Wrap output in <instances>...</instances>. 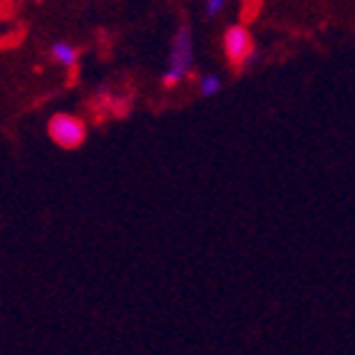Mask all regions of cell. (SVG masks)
Returning <instances> with one entry per match:
<instances>
[{"instance_id":"cell-2","label":"cell","mask_w":355,"mask_h":355,"mask_svg":"<svg viewBox=\"0 0 355 355\" xmlns=\"http://www.w3.org/2000/svg\"><path fill=\"white\" fill-rule=\"evenodd\" d=\"M221 48H224V55H226V60H229V65L236 72L243 70V67L256 58L254 35H251L249 28H243V25H231V28L224 30Z\"/></svg>"},{"instance_id":"cell-5","label":"cell","mask_w":355,"mask_h":355,"mask_svg":"<svg viewBox=\"0 0 355 355\" xmlns=\"http://www.w3.org/2000/svg\"><path fill=\"white\" fill-rule=\"evenodd\" d=\"M221 87H224V83L219 80V75H202L196 83V89L202 97H214L216 92H221Z\"/></svg>"},{"instance_id":"cell-3","label":"cell","mask_w":355,"mask_h":355,"mask_svg":"<svg viewBox=\"0 0 355 355\" xmlns=\"http://www.w3.org/2000/svg\"><path fill=\"white\" fill-rule=\"evenodd\" d=\"M48 135L60 149H77L85 144V137H87V127L80 117L67 112L53 114L48 122Z\"/></svg>"},{"instance_id":"cell-1","label":"cell","mask_w":355,"mask_h":355,"mask_svg":"<svg viewBox=\"0 0 355 355\" xmlns=\"http://www.w3.org/2000/svg\"><path fill=\"white\" fill-rule=\"evenodd\" d=\"M191 67H194V37H191V28L189 25H179V30L174 33L172 50H169V62H166V70L162 75V87H177L184 77L191 72Z\"/></svg>"},{"instance_id":"cell-6","label":"cell","mask_w":355,"mask_h":355,"mask_svg":"<svg viewBox=\"0 0 355 355\" xmlns=\"http://www.w3.org/2000/svg\"><path fill=\"white\" fill-rule=\"evenodd\" d=\"M224 8H226V0H204V12H207V18L221 15Z\"/></svg>"},{"instance_id":"cell-4","label":"cell","mask_w":355,"mask_h":355,"mask_svg":"<svg viewBox=\"0 0 355 355\" xmlns=\"http://www.w3.org/2000/svg\"><path fill=\"white\" fill-rule=\"evenodd\" d=\"M50 60L72 70V67L77 65V60H80V50H77L72 42L58 40V42H53V48H50Z\"/></svg>"}]
</instances>
